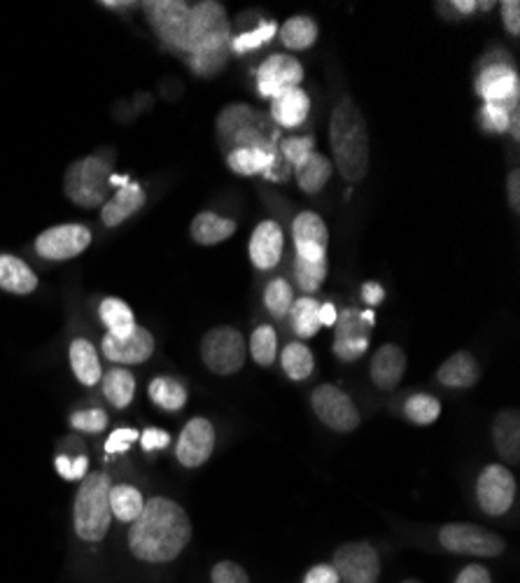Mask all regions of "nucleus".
Segmentation results:
<instances>
[{
    "label": "nucleus",
    "instance_id": "obj_1",
    "mask_svg": "<svg viewBox=\"0 0 520 583\" xmlns=\"http://www.w3.org/2000/svg\"><path fill=\"white\" fill-rule=\"evenodd\" d=\"M189 539V513L176 500L155 494L145 500L141 516L128 525L126 546L138 563L166 565L187 549Z\"/></svg>",
    "mask_w": 520,
    "mask_h": 583
},
{
    "label": "nucleus",
    "instance_id": "obj_2",
    "mask_svg": "<svg viewBox=\"0 0 520 583\" xmlns=\"http://www.w3.org/2000/svg\"><path fill=\"white\" fill-rule=\"evenodd\" d=\"M229 35L227 10L218 0H204L189 8L185 54L189 56L191 71L201 77L218 75L229 59Z\"/></svg>",
    "mask_w": 520,
    "mask_h": 583
},
{
    "label": "nucleus",
    "instance_id": "obj_3",
    "mask_svg": "<svg viewBox=\"0 0 520 583\" xmlns=\"http://www.w3.org/2000/svg\"><path fill=\"white\" fill-rule=\"evenodd\" d=\"M330 143L341 176L349 183H362L370 170V128L353 98L336 103L330 119Z\"/></svg>",
    "mask_w": 520,
    "mask_h": 583
},
{
    "label": "nucleus",
    "instance_id": "obj_4",
    "mask_svg": "<svg viewBox=\"0 0 520 583\" xmlns=\"http://www.w3.org/2000/svg\"><path fill=\"white\" fill-rule=\"evenodd\" d=\"M111 486L113 479L107 471H90L80 481L73 502V532L86 546L103 544L113 528L111 502H107Z\"/></svg>",
    "mask_w": 520,
    "mask_h": 583
},
{
    "label": "nucleus",
    "instance_id": "obj_5",
    "mask_svg": "<svg viewBox=\"0 0 520 583\" xmlns=\"http://www.w3.org/2000/svg\"><path fill=\"white\" fill-rule=\"evenodd\" d=\"M113 157L90 155L69 166L63 178V191L80 208H96L111 199Z\"/></svg>",
    "mask_w": 520,
    "mask_h": 583
},
{
    "label": "nucleus",
    "instance_id": "obj_6",
    "mask_svg": "<svg viewBox=\"0 0 520 583\" xmlns=\"http://www.w3.org/2000/svg\"><path fill=\"white\" fill-rule=\"evenodd\" d=\"M201 360L212 374L231 376L246 364V339L236 327H212L201 341Z\"/></svg>",
    "mask_w": 520,
    "mask_h": 583
},
{
    "label": "nucleus",
    "instance_id": "obj_7",
    "mask_svg": "<svg viewBox=\"0 0 520 583\" xmlns=\"http://www.w3.org/2000/svg\"><path fill=\"white\" fill-rule=\"evenodd\" d=\"M439 544L448 553L476 555V558H500L507 551V542L481 525L474 523H448L439 530Z\"/></svg>",
    "mask_w": 520,
    "mask_h": 583
},
{
    "label": "nucleus",
    "instance_id": "obj_8",
    "mask_svg": "<svg viewBox=\"0 0 520 583\" xmlns=\"http://www.w3.org/2000/svg\"><path fill=\"white\" fill-rule=\"evenodd\" d=\"M152 31L157 33L162 45L185 54L187 24H189V6L183 0H149L143 6Z\"/></svg>",
    "mask_w": 520,
    "mask_h": 583
},
{
    "label": "nucleus",
    "instance_id": "obj_9",
    "mask_svg": "<svg viewBox=\"0 0 520 583\" xmlns=\"http://www.w3.org/2000/svg\"><path fill=\"white\" fill-rule=\"evenodd\" d=\"M313 414L320 418L322 425H327L334 431H355L362 423L357 406L336 385H318L311 397Z\"/></svg>",
    "mask_w": 520,
    "mask_h": 583
},
{
    "label": "nucleus",
    "instance_id": "obj_10",
    "mask_svg": "<svg viewBox=\"0 0 520 583\" xmlns=\"http://www.w3.org/2000/svg\"><path fill=\"white\" fill-rule=\"evenodd\" d=\"M332 568L345 583H378L381 555L370 542H349L334 551Z\"/></svg>",
    "mask_w": 520,
    "mask_h": 583
},
{
    "label": "nucleus",
    "instance_id": "obj_11",
    "mask_svg": "<svg viewBox=\"0 0 520 583\" xmlns=\"http://www.w3.org/2000/svg\"><path fill=\"white\" fill-rule=\"evenodd\" d=\"M92 231L84 225H59L40 231L35 239V252L48 262H66V259L80 257L92 246Z\"/></svg>",
    "mask_w": 520,
    "mask_h": 583
},
{
    "label": "nucleus",
    "instance_id": "obj_12",
    "mask_svg": "<svg viewBox=\"0 0 520 583\" xmlns=\"http://www.w3.org/2000/svg\"><path fill=\"white\" fill-rule=\"evenodd\" d=\"M476 500L488 516H505L516 502V479L505 465H488L476 481Z\"/></svg>",
    "mask_w": 520,
    "mask_h": 583
},
{
    "label": "nucleus",
    "instance_id": "obj_13",
    "mask_svg": "<svg viewBox=\"0 0 520 583\" xmlns=\"http://www.w3.org/2000/svg\"><path fill=\"white\" fill-rule=\"evenodd\" d=\"M301 82L303 66L290 54H271L257 69V94L269 101L292 86H301Z\"/></svg>",
    "mask_w": 520,
    "mask_h": 583
},
{
    "label": "nucleus",
    "instance_id": "obj_14",
    "mask_svg": "<svg viewBox=\"0 0 520 583\" xmlns=\"http://www.w3.org/2000/svg\"><path fill=\"white\" fill-rule=\"evenodd\" d=\"M215 450V427L208 418H191L178 437L176 458L183 467L197 469L206 465Z\"/></svg>",
    "mask_w": 520,
    "mask_h": 583
},
{
    "label": "nucleus",
    "instance_id": "obj_15",
    "mask_svg": "<svg viewBox=\"0 0 520 583\" xmlns=\"http://www.w3.org/2000/svg\"><path fill=\"white\" fill-rule=\"evenodd\" d=\"M292 239L297 246V257L309 259V262H320V259H327L330 229L318 212L303 210L297 215L294 222H292Z\"/></svg>",
    "mask_w": 520,
    "mask_h": 583
},
{
    "label": "nucleus",
    "instance_id": "obj_16",
    "mask_svg": "<svg viewBox=\"0 0 520 583\" xmlns=\"http://www.w3.org/2000/svg\"><path fill=\"white\" fill-rule=\"evenodd\" d=\"M101 353L105 355L107 362H113L115 366H136L145 364L152 353H155V336L149 330L136 327L132 336L126 339H115L111 334H105L101 339Z\"/></svg>",
    "mask_w": 520,
    "mask_h": 583
},
{
    "label": "nucleus",
    "instance_id": "obj_17",
    "mask_svg": "<svg viewBox=\"0 0 520 583\" xmlns=\"http://www.w3.org/2000/svg\"><path fill=\"white\" fill-rule=\"evenodd\" d=\"M507 61L488 59L479 77H476V94H479L486 103H516L518 101V73L509 66Z\"/></svg>",
    "mask_w": 520,
    "mask_h": 583
},
{
    "label": "nucleus",
    "instance_id": "obj_18",
    "mask_svg": "<svg viewBox=\"0 0 520 583\" xmlns=\"http://www.w3.org/2000/svg\"><path fill=\"white\" fill-rule=\"evenodd\" d=\"M285 250V233L275 220L259 222L250 236V262L259 271H271L278 267Z\"/></svg>",
    "mask_w": 520,
    "mask_h": 583
},
{
    "label": "nucleus",
    "instance_id": "obj_19",
    "mask_svg": "<svg viewBox=\"0 0 520 583\" xmlns=\"http://www.w3.org/2000/svg\"><path fill=\"white\" fill-rule=\"evenodd\" d=\"M145 204H147L145 189L134 180H126L115 194H111V199L101 206V222L107 229H115L124 225L128 218H134Z\"/></svg>",
    "mask_w": 520,
    "mask_h": 583
},
{
    "label": "nucleus",
    "instance_id": "obj_20",
    "mask_svg": "<svg viewBox=\"0 0 520 583\" xmlns=\"http://www.w3.org/2000/svg\"><path fill=\"white\" fill-rule=\"evenodd\" d=\"M227 166L236 173V176H259L264 173L267 178L280 180L278 173V155L273 147H236L227 153Z\"/></svg>",
    "mask_w": 520,
    "mask_h": 583
},
{
    "label": "nucleus",
    "instance_id": "obj_21",
    "mask_svg": "<svg viewBox=\"0 0 520 583\" xmlns=\"http://www.w3.org/2000/svg\"><path fill=\"white\" fill-rule=\"evenodd\" d=\"M406 374V353L395 343H385L372 360V381L378 391H395Z\"/></svg>",
    "mask_w": 520,
    "mask_h": 583
},
{
    "label": "nucleus",
    "instance_id": "obj_22",
    "mask_svg": "<svg viewBox=\"0 0 520 583\" xmlns=\"http://www.w3.org/2000/svg\"><path fill=\"white\" fill-rule=\"evenodd\" d=\"M492 446L507 465L520 462V414L518 408H505L492 420Z\"/></svg>",
    "mask_w": 520,
    "mask_h": 583
},
{
    "label": "nucleus",
    "instance_id": "obj_23",
    "mask_svg": "<svg viewBox=\"0 0 520 583\" xmlns=\"http://www.w3.org/2000/svg\"><path fill=\"white\" fill-rule=\"evenodd\" d=\"M437 381L453 391H469L481 381V366L469 351H458L439 366Z\"/></svg>",
    "mask_w": 520,
    "mask_h": 583
},
{
    "label": "nucleus",
    "instance_id": "obj_24",
    "mask_svg": "<svg viewBox=\"0 0 520 583\" xmlns=\"http://www.w3.org/2000/svg\"><path fill=\"white\" fill-rule=\"evenodd\" d=\"M311 113V96L301 90V86H292V90L280 92L271 98V117L280 128H297L306 122Z\"/></svg>",
    "mask_w": 520,
    "mask_h": 583
},
{
    "label": "nucleus",
    "instance_id": "obj_25",
    "mask_svg": "<svg viewBox=\"0 0 520 583\" xmlns=\"http://www.w3.org/2000/svg\"><path fill=\"white\" fill-rule=\"evenodd\" d=\"M69 362H71V372L80 385L96 387L101 383V378H103L101 355L90 339L77 336L71 341Z\"/></svg>",
    "mask_w": 520,
    "mask_h": 583
},
{
    "label": "nucleus",
    "instance_id": "obj_26",
    "mask_svg": "<svg viewBox=\"0 0 520 583\" xmlns=\"http://www.w3.org/2000/svg\"><path fill=\"white\" fill-rule=\"evenodd\" d=\"M40 285L35 271L14 254H0V290L27 296L33 294Z\"/></svg>",
    "mask_w": 520,
    "mask_h": 583
},
{
    "label": "nucleus",
    "instance_id": "obj_27",
    "mask_svg": "<svg viewBox=\"0 0 520 583\" xmlns=\"http://www.w3.org/2000/svg\"><path fill=\"white\" fill-rule=\"evenodd\" d=\"M233 233H236V222L229 218H222V215L212 212V210L199 212L189 227L191 241L199 246L225 243L227 239H231Z\"/></svg>",
    "mask_w": 520,
    "mask_h": 583
},
{
    "label": "nucleus",
    "instance_id": "obj_28",
    "mask_svg": "<svg viewBox=\"0 0 520 583\" xmlns=\"http://www.w3.org/2000/svg\"><path fill=\"white\" fill-rule=\"evenodd\" d=\"M98 317L107 330L105 334H111L115 339L132 336L134 330L138 327L132 306H128L126 301L119 296H105L98 304Z\"/></svg>",
    "mask_w": 520,
    "mask_h": 583
},
{
    "label": "nucleus",
    "instance_id": "obj_29",
    "mask_svg": "<svg viewBox=\"0 0 520 583\" xmlns=\"http://www.w3.org/2000/svg\"><path fill=\"white\" fill-rule=\"evenodd\" d=\"M370 348V339L360 334V315L345 311L339 322V334L334 341V355L343 362H353Z\"/></svg>",
    "mask_w": 520,
    "mask_h": 583
},
{
    "label": "nucleus",
    "instance_id": "obj_30",
    "mask_svg": "<svg viewBox=\"0 0 520 583\" xmlns=\"http://www.w3.org/2000/svg\"><path fill=\"white\" fill-rule=\"evenodd\" d=\"M107 502H111V513L115 521L132 525L145 507V494L132 483H113L111 492H107Z\"/></svg>",
    "mask_w": 520,
    "mask_h": 583
},
{
    "label": "nucleus",
    "instance_id": "obj_31",
    "mask_svg": "<svg viewBox=\"0 0 520 583\" xmlns=\"http://www.w3.org/2000/svg\"><path fill=\"white\" fill-rule=\"evenodd\" d=\"M103 397L111 402L117 412H124L134 404L136 397V376L126 369V366H113L111 372L101 378Z\"/></svg>",
    "mask_w": 520,
    "mask_h": 583
},
{
    "label": "nucleus",
    "instance_id": "obj_32",
    "mask_svg": "<svg viewBox=\"0 0 520 583\" xmlns=\"http://www.w3.org/2000/svg\"><path fill=\"white\" fill-rule=\"evenodd\" d=\"M332 173H334V164L320 153H313L306 162L294 168L297 185L303 194H320L324 185L330 183Z\"/></svg>",
    "mask_w": 520,
    "mask_h": 583
},
{
    "label": "nucleus",
    "instance_id": "obj_33",
    "mask_svg": "<svg viewBox=\"0 0 520 583\" xmlns=\"http://www.w3.org/2000/svg\"><path fill=\"white\" fill-rule=\"evenodd\" d=\"M147 395L152 399V404L159 406L162 412H168V414H178L185 408L187 404V387L176 381V378H166V376H159V378H152L149 385H147Z\"/></svg>",
    "mask_w": 520,
    "mask_h": 583
},
{
    "label": "nucleus",
    "instance_id": "obj_34",
    "mask_svg": "<svg viewBox=\"0 0 520 583\" xmlns=\"http://www.w3.org/2000/svg\"><path fill=\"white\" fill-rule=\"evenodd\" d=\"M280 40H283V45L290 50H311L315 45V40L320 35V29L315 24V19L306 17V14H297L290 17L283 27L278 31Z\"/></svg>",
    "mask_w": 520,
    "mask_h": 583
},
{
    "label": "nucleus",
    "instance_id": "obj_35",
    "mask_svg": "<svg viewBox=\"0 0 520 583\" xmlns=\"http://www.w3.org/2000/svg\"><path fill=\"white\" fill-rule=\"evenodd\" d=\"M280 364H283V372L288 374L290 381H306L315 369V357L306 343L294 341L283 348Z\"/></svg>",
    "mask_w": 520,
    "mask_h": 583
},
{
    "label": "nucleus",
    "instance_id": "obj_36",
    "mask_svg": "<svg viewBox=\"0 0 520 583\" xmlns=\"http://www.w3.org/2000/svg\"><path fill=\"white\" fill-rule=\"evenodd\" d=\"M290 317H292V332L299 339H313L322 327L320 325V304L313 296L297 299L290 309Z\"/></svg>",
    "mask_w": 520,
    "mask_h": 583
},
{
    "label": "nucleus",
    "instance_id": "obj_37",
    "mask_svg": "<svg viewBox=\"0 0 520 583\" xmlns=\"http://www.w3.org/2000/svg\"><path fill=\"white\" fill-rule=\"evenodd\" d=\"M254 122H257L254 111H252V107L243 105V103H236V105L225 107V111L218 117V136H220L222 145H225V149L229 147V143L233 140V136L238 132H243L246 126H250Z\"/></svg>",
    "mask_w": 520,
    "mask_h": 583
},
{
    "label": "nucleus",
    "instance_id": "obj_38",
    "mask_svg": "<svg viewBox=\"0 0 520 583\" xmlns=\"http://www.w3.org/2000/svg\"><path fill=\"white\" fill-rule=\"evenodd\" d=\"M294 304V290L285 278H273L264 290V306L275 317L283 320L290 315V309Z\"/></svg>",
    "mask_w": 520,
    "mask_h": 583
},
{
    "label": "nucleus",
    "instance_id": "obj_39",
    "mask_svg": "<svg viewBox=\"0 0 520 583\" xmlns=\"http://www.w3.org/2000/svg\"><path fill=\"white\" fill-rule=\"evenodd\" d=\"M404 416L408 423L414 425H431L437 423L441 416V402L431 395H414L408 397L404 404Z\"/></svg>",
    "mask_w": 520,
    "mask_h": 583
},
{
    "label": "nucleus",
    "instance_id": "obj_40",
    "mask_svg": "<svg viewBox=\"0 0 520 583\" xmlns=\"http://www.w3.org/2000/svg\"><path fill=\"white\" fill-rule=\"evenodd\" d=\"M324 278H327V259H320V262H309V259L303 257L294 259V280L301 292H318L324 283Z\"/></svg>",
    "mask_w": 520,
    "mask_h": 583
},
{
    "label": "nucleus",
    "instance_id": "obj_41",
    "mask_svg": "<svg viewBox=\"0 0 520 583\" xmlns=\"http://www.w3.org/2000/svg\"><path fill=\"white\" fill-rule=\"evenodd\" d=\"M250 355L259 366H271L278 357V334L271 325H259L250 336Z\"/></svg>",
    "mask_w": 520,
    "mask_h": 583
},
{
    "label": "nucleus",
    "instance_id": "obj_42",
    "mask_svg": "<svg viewBox=\"0 0 520 583\" xmlns=\"http://www.w3.org/2000/svg\"><path fill=\"white\" fill-rule=\"evenodd\" d=\"M275 35H278L275 21H262V24H259L254 31H248V33H241L238 38H233L229 42V48L233 50V54L254 52L262 45H267V42H271Z\"/></svg>",
    "mask_w": 520,
    "mask_h": 583
},
{
    "label": "nucleus",
    "instance_id": "obj_43",
    "mask_svg": "<svg viewBox=\"0 0 520 583\" xmlns=\"http://www.w3.org/2000/svg\"><path fill=\"white\" fill-rule=\"evenodd\" d=\"M518 103H483L481 107V124L490 134H507L511 128V115Z\"/></svg>",
    "mask_w": 520,
    "mask_h": 583
},
{
    "label": "nucleus",
    "instance_id": "obj_44",
    "mask_svg": "<svg viewBox=\"0 0 520 583\" xmlns=\"http://www.w3.org/2000/svg\"><path fill=\"white\" fill-rule=\"evenodd\" d=\"M278 149H280V155H283V159L292 168H297L315 153V140L311 136H292L280 143Z\"/></svg>",
    "mask_w": 520,
    "mask_h": 583
},
{
    "label": "nucleus",
    "instance_id": "obj_45",
    "mask_svg": "<svg viewBox=\"0 0 520 583\" xmlns=\"http://www.w3.org/2000/svg\"><path fill=\"white\" fill-rule=\"evenodd\" d=\"M56 473L63 481H82L86 473H90V458L80 452L77 458H71L69 452H59L56 460H54Z\"/></svg>",
    "mask_w": 520,
    "mask_h": 583
},
{
    "label": "nucleus",
    "instance_id": "obj_46",
    "mask_svg": "<svg viewBox=\"0 0 520 583\" xmlns=\"http://www.w3.org/2000/svg\"><path fill=\"white\" fill-rule=\"evenodd\" d=\"M107 414L103 408H86V412H75L71 416V427L77 431H84V435H101V431L107 429Z\"/></svg>",
    "mask_w": 520,
    "mask_h": 583
},
{
    "label": "nucleus",
    "instance_id": "obj_47",
    "mask_svg": "<svg viewBox=\"0 0 520 583\" xmlns=\"http://www.w3.org/2000/svg\"><path fill=\"white\" fill-rule=\"evenodd\" d=\"M138 429L134 427H117L105 441V452L107 456H122V452H126L138 441Z\"/></svg>",
    "mask_w": 520,
    "mask_h": 583
},
{
    "label": "nucleus",
    "instance_id": "obj_48",
    "mask_svg": "<svg viewBox=\"0 0 520 583\" xmlns=\"http://www.w3.org/2000/svg\"><path fill=\"white\" fill-rule=\"evenodd\" d=\"M210 579H212V583H250L246 568H241L238 563H231V560H222V563L215 565Z\"/></svg>",
    "mask_w": 520,
    "mask_h": 583
},
{
    "label": "nucleus",
    "instance_id": "obj_49",
    "mask_svg": "<svg viewBox=\"0 0 520 583\" xmlns=\"http://www.w3.org/2000/svg\"><path fill=\"white\" fill-rule=\"evenodd\" d=\"M138 439H141V446H143L145 452L164 450V448L170 444V435H168V431L159 429V427H149V429H145Z\"/></svg>",
    "mask_w": 520,
    "mask_h": 583
},
{
    "label": "nucleus",
    "instance_id": "obj_50",
    "mask_svg": "<svg viewBox=\"0 0 520 583\" xmlns=\"http://www.w3.org/2000/svg\"><path fill=\"white\" fill-rule=\"evenodd\" d=\"M502 21H505V29L513 38L520 35V3L518 0H505L502 3Z\"/></svg>",
    "mask_w": 520,
    "mask_h": 583
},
{
    "label": "nucleus",
    "instance_id": "obj_51",
    "mask_svg": "<svg viewBox=\"0 0 520 583\" xmlns=\"http://www.w3.org/2000/svg\"><path fill=\"white\" fill-rule=\"evenodd\" d=\"M303 583H341V579L332 565L320 563L306 572V576H303Z\"/></svg>",
    "mask_w": 520,
    "mask_h": 583
},
{
    "label": "nucleus",
    "instance_id": "obj_52",
    "mask_svg": "<svg viewBox=\"0 0 520 583\" xmlns=\"http://www.w3.org/2000/svg\"><path fill=\"white\" fill-rule=\"evenodd\" d=\"M455 583H492V576L488 572L486 565H479V563H471L467 565L458 579H455Z\"/></svg>",
    "mask_w": 520,
    "mask_h": 583
},
{
    "label": "nucleus",
    "instance_id": "obj_53",
    "mask_svg": "<svg viewBox=\"0 0 520 583\" xmlns=\"http://www.w3.org/2000/svg\"><path fill=\"white\" fill-rule=\"evenodd\" d=\"M507 194H509V204L513 208V212L520 210V173L511 170L509 178H507Z\"/></svg>",
    "mask_w": 520,
    "mask_h": 583
},
{
    "label": "nucleus",
    "instance_id": "obj_54",
    "mask_svg": "<svg viewBox=\"0 0 520 583\" xmlns=\"http://www.w3.org/2000/svg\"><path fill=\"white\" fill-rule=\"evenodd\" d=\"M362 299H364V304H366V306H378L381 301L385 299V290H383V285H378V283H366V285L362 288Z\"/></svg>",
    "mask_w": 520,
    "mask_h": 583
},
{
    "label": "nucleus",
    "instance_id": "obj_55",
    "mask_svg": "<svg viewBox=\"0 0 520 583\" xmlns=\"http://www.w3.org/2000/svg\"><path fill=\"white\" fill-rule=\"evenodd\" d=\"M336 320H339V313H336L334 304H322L320 306V325L322 327H334Z\"/></svg>",
    "mask_w": 520,
    "mask_h": 583
},
{
    "label": "nucleus",
    "instance_id": "obj_56",
    "mask_svg": "<svg viewBox=\"0 0 520 583\" xmlns=\"http://www.w3.org/2000/svg\"><path fill=\"white\" fill-rule=\"evenodd\" d=\"M450 8L458 14H471L476 8H479V3H474V0H453Z\"/></svg>",
    "mask_w": 520,
    "mask_h": 583
},
{
    "label": "nucleus",
    "instance_id": "obj_57",
    "mask_svg": "<svg viewBox=\"0 0 520 583\" xmlns=\"http://www.w3.org/2000/svg\"><path fill=\"white\" fill-rule=\"evenodd\" d=\"M360 320L366 322V327H372L376 322V315H374V311H364V313H360Z\"/></svg>",
    "mask_w": 520,
    "mask_h": 583
},
{
    "label": "nucleus",
    "instance_id": "obj_58",
    "mask_svg": "<svg viewBox=\"0 0 520 583\" xmlns=\"http://www.w3.org/2000/svg\"><path fill=\"white\" fill-rule=\"evenodd\" d=\"M101 6L107 10H119V8H132L134 3H101Z\"/></svg>",
    "mask_w": 520,
    "mask_h": 583
},
{
    "label": "nucleus",
    "instance_id": "obj_59",
    "mask_svg": "<svg viewBox=\"0 0 520 583\" xmlns=\"http://www.w3.org/2000/svg\"><path fill=\"white\" fill-rule=\"evenodd\" d=\"M402 583H423V581H418V579H406V581H402Z\"/></svg>",
    "mask_w": 520,
    "mask_h": 583
}]
</instances>
